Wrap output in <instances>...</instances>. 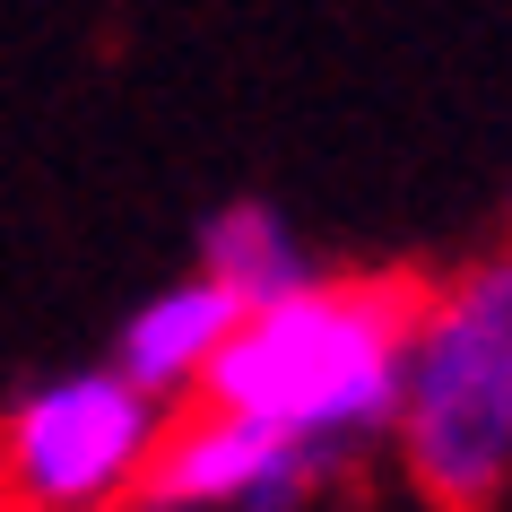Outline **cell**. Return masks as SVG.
I'll return each mask as SVG.
<instances>
[{
  "label": "cell",
  "instance_id": "ba28073f",
  "mask_svg": "<svg viewBox=\"0 0 512 512\" xmlns=\"http://www.w3.org/2000/svg\"><path fill=\"white\" fill-rule=\"evenodd\" d=\"M504 226H512V200H504Z\"/></svg>",
  "mask_w": 512,
  "mask_h": 512
},
{
  "label": "cell",
  "instance_id": "5b68a950",
  "mask_svg": "<svg viewBox=\"0 0 512 512\" xmlns=\"http://www.w3.org/2000/svg\"><path fill=\"white\" fill-rule=\"evenodd\" d=\"M235 322H243V304L191 270V278H174V287H157L148 304H131V322L113 330V374L131 382L139 400L174 408V400L200 391V374H209L217 348L235 339Z\"/></svg>",
  "mask_w": 512,
  "mask_h": 512
},
{
  "label": "cell",
  "instance_id": "6da1fadb",
  "mask_svg": "<svg viewBox=\"0 0 512 512\" xmlns=\"http://www.w3.org/2000/svg\"><path fill=\"white\" fill-rule=\"evenodd\" d=\"M417 304H426L417 270L313 278L296 296L243 313L217 365L200 374L191 408L252 417L304 452L339 460L400 417V356L417 330Z\"/></svg>",
  "mask_w": 512,
  "mask_h": 512
},
{
  "label": "cell",
  "instance_id": "277c9868",
  "mask_svg": "<svg viewBox=\"0 0 512 512\" xmlns=\"http://www.w3.org/2000/svg\"><path fill=\"white\" fill-rule=\"evenodd\" d=\"M330 460L287 443V434L252 426V417H217V408H191V417H165L157 452H148V478H139L131 504H165V512H226V504H304L322 486Z\"/></svg>",
  "mask_w": 512,
  "mask_h": 512
},
{
  "label": "cell",
  "instance_id": "3957f363",
  "mask_svg": "<svg viewBox=\"0 0 512 512\" xmlns=\"http://www.w3.org/2000/svg\"><path fill=\"white\" fill-rule=\"evenodd\" d=\"M165 408L113 365H79L0 408V512H131Z\"/></svg>",
  "mask_w": 512,
  "mask_h": 512
},
{
  "label": "cell",
  "instance_id": "7a4b0ae2",
  "mask_svg": "<svg viewBox=\"0 0 512 512\" xmlns=\"http://www.w3.org/2000/svg\"><path fill=\"white\" fill-rule=\"evenodd\" d=\"M400 452L434 512H495L512 486V252L426 287L400 356Z\"/></svg>",
  "mask_w": 512,
  "mask_h": 512
},
{
  "label": "cell",
  "instance_id": "52a82bcc",
  "mask_svg": "<svg viewBox=\"0 0 512 512\" xmlns=\"http://www.w3.org/2000/svg\"><path fill=\"white\" fill-rule=\"evenodd\" d=\"M131 512H165V504H131ZM226 512H296V504H226Z\"/></svg>",
  "mask_w": 512,
  "mask_h": 512
},
{
  "label": "cell",
  "instance_id": "8992f818",
  "mask_svg": "<svg viewBox=\"0 0 512 512\" xmlns=\"http://www.w3.org/2000/svg\"><path fill=\"white\" fill-rule=\"evenodd\" d=\"M200 278L226 287L243 313H261V304L313 287L322 270H313V252L296 243V226H287L270 200H226V209L200 226Z\"/></svg>",
  "mask_w": 512,
  "mask_h": 512
}]
</instances>
